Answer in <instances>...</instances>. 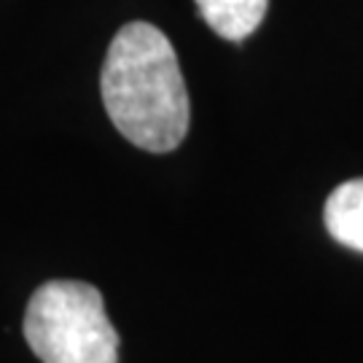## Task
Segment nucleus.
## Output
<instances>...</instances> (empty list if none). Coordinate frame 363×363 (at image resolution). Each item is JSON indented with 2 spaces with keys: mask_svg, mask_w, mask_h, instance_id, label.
<instances>
[{
  "mask_svg": "<svg viewBox=\"0 0 363 363\" xmlns=\"http://www.w3.org/2000/svg\"><path fill=\"white\" fill-rule=\"evenodd\" d=\"M108 116L132 145L167 154L183 143L191 105L178 54L169 38L148 22L118 27L100 76Z\"/></svg>",
  "mask_w": 363,
  "mask_h": 363,
  "instance_id": "obj_1",
  "label": "nucleus"
},
{
  "mask_svg": "<svg viewBox=\"0 0 363 363\" xmlns=\"http://www.w3.org/2000/svg\"><path fill=\"white\" fill-rule=\"evenodd\" d=\"M22 331L43 363H118L103 294L81 280L43 283L27 301Z\"/></svg>",
  "mask_w": 363,
  "mask_h": 363,
  "instance_id": "obj_2",
  "label": "nucleus"
},
{
  "mask_svg": "<svg viewBox=\"0 0 363 363\" xmlns=\"http://www.w3.org/2000/svg\"><path fill=\"white\" fill-rule=\"evenodd\" d=\"M323 220L339 245L363 253V178L337 186L325 199Z\"/></svg>",
  "mask_w": 363,
  "mask_h": 363,
  "instance_id": "obj_3",
  "label": "nucleus"
},
{
  "mask_svg": "<svg viewBox=\"0 0 363 363\" xmlns=\"http://www.w3.org/2000/svg\"><path fill=\"white\" fill-rule=\"evenodd\" d=\"M269 0H196L208 27L226 40H245L267 16Z\"/></svg>",
  "mask_w": 363,
  "mask_h": 363,
  "instance_id": "obj_4",
  "label": "nucleus"
}]
</instances>
